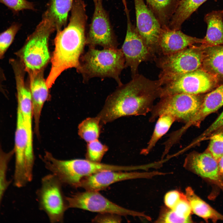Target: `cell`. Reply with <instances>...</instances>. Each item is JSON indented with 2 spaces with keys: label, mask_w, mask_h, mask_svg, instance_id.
<instances>
[{
  "label": "cell",
  "mask_w": 223,
  "mask_h": 223,
  "mask_svg": "<svg viewBox=\"0 0 223 223\" xmlns=\"http://www.w3.org/2000/svg\"><path fill=\"white\" fill-rule=\"evenodd\" d=\"M161 88L158 80H151L138 74L109 95L97 116L101 124H106L123 116L145 115L160 98Z\"/></svg>",
  "instance_id": "1"
},
{
  "label": "cell",
  "mask_w": 223,
  "mask_h": 223,
  "mask_svg": "<svg viewBox=\"0 0 223 223\" xmlns=\"http://www.w3.org/2000/svg\"><path fill=\"white\" fill-rule=\"evenodd\" d=\"M86 7L82 2H74L68 24L63 29L56 31L51 68L46 79L50 89L63 72L69 68L76 69L79 65L86 45L88 17Z\"/></svg>",
  "instance_id": "2"
},
{
  "label": "cell",
  "mask_w": 223,
  "mask_h": 223,
  "mask_svg": "<svg viewBox=\"0 0 223 223\" xmlns=\"http://www.w3.org/2000/svg\"><path fill=\"white\" fill-rule=\"evenodd\" d=\"M125 68V59L121 49L98 50L89 47L81 56L76 69L81 75L84 83L94 77H108L114 79L120 85L123 84L120 75Z\"/></svg>",
  "instance_id": "3"
},
{
  "label": "cell",
  "mask_w": 223,
  "mask_h": 223,
  "mask_svg": "<svg viewBox=\"0 0 223 223\" xmlns=\"http://www.w3.org/2000/svg\"><path fill=\"white\" fill-rule=\"evenodd\" d=\"M56 31L52 22L42 17L34 31L27 38L22 47L15 53L24 65L26 72L45 70L51 56L49 46L51 34Z\"/></svg>",
  "instance_id": "4"
},
{
  "label": "cell",
  "mask_w": 223,
  "mask_h": 223,
  "mask_svg": "<svg viewBox=\"0 0 223 223\" xmlns=\"http://www.w3.org/2000/svg\"><path fill=\"white\" fill-rule=\"evenodd\" d=\"M204 47L192 45L178 52L162 56L158 59L161 69L158 80L161 86L188 73L201 68Z\"/></svg>",
  "instance_id": "5"
},
{
  "label": "cell",
  "mask_w": 223,
  "mask_h": 223,
  "mask_svg": "<svg viewBox=\"0 0 223 223\" xmlns=\"http://www.w3.org/2000/svg\"><path fill=\"white\" fill-rule=\"evenodd\" d=\"M13 149L15 157L13 184L15 186L21 188L33 179L34 158L33 148L30 146L28 134L18 106Z\"/></svg>",
  "instance_id": "6"
},
{
  "label": "cell",
  "mask_w": 223,
  "mask_h": 223,
  "mask_svg": "<svg viewBox=\"0 0 223 223\" xmlns=\"http://www.w3.org/2000/svg\"><path fill=\"white\" fill-rule=\"evenodd\" d=\"M205 95L178 94L160 98L151 111L150 121H154L161 115H168L176 121L186 123L197 113Z\"/></svg>",
  "instance_id": "7"
},
{
  "label": "cell",
  "mask_w": 223,
  "mask_h": 223,
  "mask_svg": "<svg viewBox=\"0 0 223 223\" xmlns=\"http://www.w3.org/2000/svg\"><path fill=\"white\" fill-rule=\"evenodd\" d=\"M41 183L36 193L40 209L46 214L51 222H63L64 213L68 208L62 191L63 185L52 173L44 176Z\"/></svg>",
  "instance_id": "8"
},
{
  "label": "cell",
  "mask_w": 223,
  "mask_h": 223,
  "mask_svg": "<svg viewBox=\"0 0 223 223\" xmlns=\"http://www.w3.org/2000/svg\"><path fill=\"white\" fill-rule=\"evenodd\" d=\"M219 85L214 76L200 68L162 85L160 98L178 94H204Z\"/></svg>",
  "instance_id": "9"
},
{
  "label": "cell",
  "mask_w": 223,
  "mask_h": 223,
  "mask_svg": "<svg viewBox=\"0 0 223 223\" xmlns=\"http://www.w3.org/2000/svg\"><path fill=\"white\" fill-rule=\"evenodd\" d=\"M103 1H93L94 12L86 33V44L89 47L99 46L103 49H117L119 45L117 37Z\"/></svg>",
  "instance_id": "10"
},
{
  "label": "cell",
  "mask_w": 223,
  "mask_h": 223,
  "mask_svg": "<svg viewBox=\"0 0 223 223\" xmlns=\"http://www.w3.org/2000/svg\"><path fill=\"white\" fill-rule=\"evenodd\" d=\"M68 208H76L99 213H111L123 216H143V213L130 210L111 201L98 191L85 190L66 197Z\"/></svg>",
  "instance_id": "11"
},
{
  "label": "cell",
  "mask_w": 223,
  "mask_h": 223,
  "mask_svg": "<svg viewBox=\"0 0 223 223\" xmlns=\"http://www.w3.org/2000/svg\"><path fill=\"white\" fill-rule=\"evenodd\" d=\"M126 17V31L121 49L125 59V68H130L131 77L138 73V68L142 62L149 59L153 55L138 33L131 20L127 3L123 4Z\"/></svg>",
  "instance_id": "12"
},
{
  "label": "cell",
  "mask_w": 223,
  "mask_h": 223,
  "mask_svg": "<svg viewBox=\"0 0 223 223\" xmlns=\"http://www.w3.org/2000/svg\"><path fill=\"white\" fill-rule=\"evenodd\" d=\"M42 160L46 168L63 185L78 188L85 177L84 159L59 160L47 152Z\"/></svg>",
  "instance_id": "13"
},
{
  "label": "cell",
  "mask_w": 223,
  "mask_h": 223,
  "mask_svg": "<svg viewBox=\"0 0 223 223\" xmlns=\"http://www.w3.org/2000/svg\"><path fill=\"white\" fill-rule=\"evenodd\" d=\"M137 30L153 55L157 50L162 26L144 0H133Z\"/></svg>",
  "instance_id": "14"
},
{
  "label": "cell",
  "mask_w": 223,
  "mask_h": 223,
  "mask_svg": "<svg viewBox=\"0 0 223 223\" xmlns=\"http://www.w3.org/2000/svg\"><path fill=\"white\" fill-rule=\"evenodd\" d=\"M187 161L191 169L210 184L213 188L223 192V179L219 172L217 161L207 150L202 153L193 152Z\"/></svg>",
  "instance_id": "15"
},
{
  "label": "cell",
  "mask_w": 223,
  "mask_h": 223,
  "mask_svg": "<svg viewBox=\"0 0 223 223\" xmlns=\"http://www.w3.org/2000/svg\"><path fill=\"white\" fill-rule=\"evenodd\" d=\"M146 176L144 173L132 171L104 170L84 177L81 181L78 187L85 190L99 191L117 182Z\"/></svg>",
  "instance_id": "16"
},
{
  "label": "cell",
  "mask_w": 223,
  "mask_h": 223,
  "mask_svg": "<svg viewBox=\"0 0 223 223\" xmlns=\"http://www.w3.org/2000/svg\"><path fill=\"white\" fill-rule=\"evenodd\" d=\"M203 39L187 35L181 30L170 29L168 26L162 27L157 50L163 55L173 54L196 44H201Z\"/></svg>",
  "instance_id": "17"
},
{
  "label": "cell",
  "mask_w": 223,
  "mask_h": 223,
  "mask_svg": "<svg viewBox=\"0 0 223 223\" xmlns=\"http://www.w3.org/2000/svg\"><path fill=\"white\" fill-rule=\"evenodd\" d=\"M44 70L27 73L31 93L36 133H39L40 118L43 107L49 96V89L44 77Z\"/></svg>",
  "instance_id": "18"
},
{
  "label": "cell",
  "mask_w": 223,
  "mask_h": 223,
  "mask_svg": "<svg viewBox=\"0 0 223 223\" xmlns=\"http://www.w3.org/2000/svg\"><path fill=\"white\" fill-rule=\"evenodd\" d=\"M25 73L21 71L16 72L14 74L16 83L17 106L21 112L28 134L30 145L33 148V105L29 85L25 81Z\"/></svg>",
  "instance_id": "19"
},
{
  "label": "cell",
  "mask_w": 223,
  "mask_h": 223,
  "mask_svg": "<svg viewBox=\"0 0 223 223\" xmlns=\"http://www.w3.org/2000/svg\"><path fill=\"white\" fill-rule=\"evenodd\" d=\"M223 106V84L205 94L200 107L195 116L179 129L183 133L192 126L199 127L201 122L210 114Z\"/></svg>",
  "instance_id": "20"
},
{
  "label": "cell",
  "mask_w": 223,
  "mask_h": 223,
  "mask_svg": "<svg viewBox=\"0 0 223 223\" xmlns=\"http://www.w3.org/2000/svg\"><path fill=\"white\" fill-rule=\"evenodd\" d=\"M204 20L207 28L201 45L204 47L223 45V10L207 13Z\"/></svg>",
  "instance_id": "21"
},
{
  "label": "cell",
  "mask_w": 223,
  "mask_h": 223,
  "mask_svg": "<svg viewBox=\"0 0 223 223\" xmlns=\"http://www.w3.org/2000/svg\"><path fill=\"white\" fill-rule=\"evenodd\" d=\"M74 0H48L42 17L48 19L54 24L56 31L61 30L67 25L68 14Z\"/></svg>",
  "instance_id": "22"
},
{
  "label": "cell",
  "mask_w": 223,
  "mask_h": 223,
  "mask_svg": "<svg viewBox=\"0 0 223 223\" xmlns=\"http://www.w3.org/2000/svg\"><path fill=\"white\" fill-rule=\"evenodd\" d=\"M201 68L214 76L219 85L223 84V45L204 47Z\"/></svg>",
  "instance_id": "23"
},
{
  "label": "cell",
  "mask_w": 223,
  "mask_h": 223,
  "mask_svg": "<svg viewBox=\"0 0 223 223\" xmlns=\"http://www.w3.org/2000/svg\"><path fill=\"white\" fill-rule=\"evenodd\" d=\"M186 196L194 214L207 222L209 220L214 223L223 221V215L198 196L190 187L186 189Z\"/></svg>",
  "instance_id": "24"
},
{
  "label": "cell",
  "mask_w": 223,
  "mask_h": 223,
  "mask_svg": "<svg viewBox=\"0 0 223 223\" xmlns=\"http://www.w3.org/2000/svg\"><path fill=\"white\" fill-rule=\"evenodd\" d=\"M207 0H180L168 25L171 29H181L184 22Z\"/></svg>",
  "instance_id": "25"
},
{
  "label": "cell",
  "mask_w": 223,
  "mask_h": 223,
  "mask_svg": "<svg viewBox=\"0 0 223 223\" xmlns=\"http://www.w3.org/2000/svg\"><path fill=\"white\" fill-rule=\"evenodd\" d=\"M180 0H146L162 27L168 26Z\"/></svg>",
  "instance_id": "26"
},
{
  "label": "cell",
  "mask_w": 223,
  "mask_h": 223,
  "mask_svg": "<svg viewBox=\"0 0 223 223\" xmlns=\"http://www.w3.org/2000/svg\"><path fill=\"white\" fill-rule=\"evenodd\" d=\"M175 121L173 117L169 115H162L159 116L147 147L142 151L141 154H148L159 139L168 131Z\"/></svg>",
  "instance_id": "27"
},
{
  "label": "cell",
  "mask_w": 223,
  "mask_h": 223,
  "mask_svg": "<svg viewBox=\"0 0 223 223\" xmlns=\"http://www.w3.org/2000/svg\"><path fill=\"white\" fill-rule=\"evenodd\" d=\"M101 124L97 116L88 118L79 125L78 134L87 143L98 139L101 132Z\"/></svg>",
  "instance_id": "28"
},
{
  "label": "cell",
  "mask_w": 223,
  "mask_h": 223,
  "mask_svg": "<svg viewBox=\"0 0 223 223\" xmlns=\"http://www.w3.org/2000/svg\"><path fill=\"white\" fill-rule=\"evenodd\" d=\"M14 155L13 149L5 151L0 142V208L4 195L11 183L7 178V173L9 163Z\"/></svg>",
  "instance_id": "29"
},
{
  "label": "cell",
  "mask_w": 223,
  "mask_h": 223,
  "mask_svg": "<svg viewBox=\"0 0 223 223\" xmlns=\"http://www.w3.org/2000/svg\"><path fill=\"white\" fill-rule=\"evenodd\" d=\"M21 27L20 23L14 22L6 30L0 32V59L4 57L5 53L13 42Z\"/></svg>",
  "instance_id": "30"
},
{
  "label": "cell",
  "mask_w": 223,
  "mask_h": 223,
  "mask_svg": "<svg viewBox=\"0 0 223 223\" xmlns=\"http://www.w3.org/2000/svg\"><path fill=\"white\" fill-rule=\"evenodd\" d=\"M108 147L97 139L87 143L86 159L95 162H100Z\"/></svg>",
  "instance_id": "31"
},
{
  "label": "cell",
  "mask_w": 223,
  "mask_h": 223,
  "mask_svg": "<svg viewBox=\"0 0 223 223\" xmlns=\"http://www.w3.org/2000/svg\"><path fill=\"white\" fill-rule=\"evenodd\" d=\"M210 142L206 149L217 161L223 155V128L209 138Z\"/></svg>",
  "instance_id": "32"
},
{
  "label": "cell",
  "mask_w": 223,
  "mask_h": 223,
  "mask_svg": "<svg viewBox=\"0 0 223 223\" xmlns=\"http://www.w3.org/2000/svg\"><path fill=\"white\" fill-rule=\"evenodd\" d=\"M0 3L6 6L14 14L24 10H35L33 3L26 0H0Z\"/></svg>",
  "instance_id": "33"
},
{
  "label": "cell",
  "mask_w": 223,
  "mask_h": 223,
  "mask_svg": "<svg viewBox=\"0 0 223 223\" xmlns=\"http://www.w3.org/2000/svg\"><path fill=\"white\" fill-rule=\"evenodd\" d=\"M223 128V111L214 122L193 142L195 145L208 139L213 133Z\"/></svg>",
  "instance_id": "34"
},
{
  "label": "cell",
  "mask_w": 223,
  "mask_h": 223,
  "mask_svg": "<svg viewBox=\"0 0 223 223\" xmlns=\"http://www.w3.org/2000/svg\"><path fill=\"white\" fill-rule=\"evenodd\" d=\"M171 209L180 217L191 219L190 216L192 212L191 209L186 195H183L180 199Z\"/></svg>",
  "instance_id": "35"
},
{
  "label": "cell",
  "mask_w": 223,
  "mask_h": 223,
  "mask_svg": "<svg viewBox=\"0 0 223 223\" xmlns=\"http://www.w3.org/2000/svg\"><path fill=\"white\" fill-rule=\"evenodd\" d=\"M160 222L164 223H190L191 219H186L179 217L171 209L166 212L161 218Z\"/></svg>",
  "instance_id": "36"
},
{
  "label": "cell",
  "mask_w": 223,
  "mask_h": 223,
  "mask_svg": "<svg viewBox=\"0 0 223 223\" xmlns=\"http://www.w3.org/2000/svg\"><path fill=\"white\" fill-rule=\"evenodd\" d=\"M183 195V194L176 190L168 192L164 197L165 204L170 209L173 208L180 199Z\"/></svg>",
  "instance_id": "37"
},
{
  "label": "cell",
  "mask_w": 223,
  "mask_h": 223,
  "mask_svg": "<svg viewBox=\"0 0 223 223\" xmlns=\"http://www.w3.org/2000/svg\"><path fill=\"white\" fill-rule=\"evenodd\" d=\"M120 215L111 213H99L94 218V222H120Z\"/></svg>",
  "instance_id": "38"
},
{
  "label": "cell",
  "mask_w": 223,
  "mask_h": 223,
  "mask_svg": "<svg viewBox=\"0 0 223 223\" xmlns=\"http://www.w3.org/2000/svg\"><path fill=\"white\" fill-rule=\"evenodd\" d=\"M6 79L4 70L0 66V93L2 94L5 97H7V91L4 85V82Z\"/></svg>",
  "instance_id": "39"
},
{
  "label": "cell",
  "mask_w": 223,
  "mask_h": 223,
  "mask_svg": "<svg viewBox=\"0 0 223 223\" xmlns=\"http://www.w3.org/2000/svg\"><path fill=\"white\" fill-rule=\"evenodd\" d=\"M217 162L220 174L223 179V155L219 158Z\"/></svg>",
  "instance_id": "40"
},
{
  "label": "cell",
  "mask_w": 223,
  "mask_h": 223,
  "mask_svg": "<svg viewBox=\"0 0 223 223\" xmlns=\"http://www.w3.org/2000/svg\"><path fill=\"white\" fill-rule=\"evenodd\" d=\"M92 0L93 1H94L97 0Z\"/></svg>",
  "instance_id": "41"
}]
</instances>
